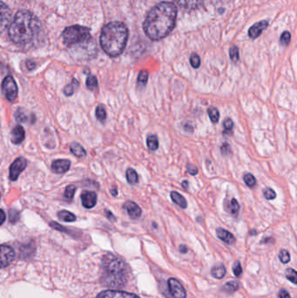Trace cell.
I'll list each match as a JSON object with an SVG mask.
<instances>
[{"label":"cell","instance_id":"2e32d148","mask_svg":"<svg viewBox=\"0 0 297 298\" xmlns=\"http://www.w3.org/2000/svg\"><path fill=\"white\" fill-rule=\"evenodd\" d=\"M25 135L26 132L24 128H22L21 126H16L12 132V141L13 144L18 145L22 143V141L25 140Z\"/></svg>","mask_w":297,"mask_h":298},{"label":"cell","instance_id":"8992f818","mask_svg":"<svg viewBox=\"0 0 297 298\" xmlns=\"http://www.w3.org/2000/svg\"><path fill=\"white\" fill-rule=\"evenodd\" d=\"M2 91L4 94L5 98L9 101H14L17 95V86L16 82L12 76H7L4 78L2 82Z\"/></svg>","mask_w":297,"mask_h":298},{"label":"cell","instance_id":"4316f807","mask_svg":"<svg viewBox=\"0 0 297 298\" xmlns=\"http://www.w3.org/2000/svg\"><path fill=\"white\" fill-rule=\"evenodd\" d=\"M27 115L28 114L24 109L18 108L17 112H16L15 116H16V119H17V121H19V122H26V121H28V119H30V116L28 117Z\"/></svg>","mask_w":297,"mask_h":298},{"label":"cell","instance_id":"f546056e","mask_svg":"<svg viewBox=\"0 0 297 298\" xmlns=\"http://www.w3.org/2000/svg\"><path fill=\"white\" fill-rule=\"evenodd\" d=\"M224 288H225V290H227L228 292L233 293V292H235L236 290H239L240 284H239V282L236 281H228V282L226 283L225 286H224Z\"/></svg>","mask_w":297,"mask_h":298},{"label":"cell","instance_id":"44dd1931","mask_svg":"<svg viewBox=\"0 0 297 298\" xmlns=\"http://www.w3.org/2000/svg\"><path fill=\"white\" fill-rule=\"evenodd\" d=\"M70 149H71V152L77 157H83L86 154V152L85 149H83V147L76 142H73L71 144Z\"/></svg>","mask_w":297,"mask_h":298},{"label":"cell","instance_id":"74e56055","mask_svg":"<svg viewBox=\"0 0 297 298\" xmlns=\"http://www.w3.org/2000/svg\"><path fill=\"white\" fill-rule=\"evenodd\" d=\"M9 219H10V222H12V223L17 222L18 221V219H19V213L16 211V210H14V209L10 210V212H9Z\"/></svg>","mask_w":297,"mask_h":298},{"label":"cell","instance_id":"8d00e7d4","mask_svg":"<svg viewBox=\"0 0 297 298\" xmlns=\"http://www.w3.org/2000/svg\"><path fill=\"white\" fill-rule=\"evenodd\" d=\"M279 258H280V261L281 263L288 264L289 261H290V255H289V252L287 251V250L282 249L279 253Z\"/></svg>","mask_w":297,"mask_h":298},{"label":"cell","instance_id":"c3c4849f","mask_svg":"<svg viewBox=\"0 0 297 298\" xmlns=\"http://www.w3.org/2000/svg\"><path fill=\"white\" fill-rule=\"evenodd\" d=\"M5 219H6L5 214H4V211L2 209H0V226L4 223Z\"/></svg>","mask_w":297,"mask_h":298},{"label":"cell","instance_id":"f1b7e54d","mask_svg":"<svg viewBox=\"0 0 297 298\" xmlns=\"http://www.w3.org/2000/svg\"><path fill=\"white\" fill-rule=\"evenodd\" d=\"M86 85L90 90L97 89L98 88V81H97V78L94 76V75H89L87 77V80H86Z\"/></svg>","mask_w":297,"mask_h":298},{"label":"cell","instance_id":"ab89813d","mask_svg":"<svg viewBox=\"0 0 297 298\" xmlns=\"http://www.w3.org/2000/svg\"><path fill=\"white\" fill-rule=\"evenodd\" d=\"M264 196L267 200H274L276 197V192L274 191L272 188H267L264 191Z\"/></svg>","mask_w":297,"mask_h":298},{"label":"cell","instance_id":"60d3db41","mask_svg":"<svg viewBox=\"0 0 297 298\" xmlns=\"http://www.w3.org/2000/svg\"><path fill=\"white\" fill-rule=\"evenodd\" d=\"M230 58L234 62H236L239 60V50L237 47H233L230 49Z\"/></svg>","mask_w":297,"mask_h":298},{"label":"cell","instance_id":"7402d4cb","mask_svg":"<svg viewBox=\"0 0 297 298\" xmlns=\"http://www.w3.org/2000/svg\"><path fill=\"white\" fill-rule=\"evenodd\" d=\"M226 275V268L222 264H218L212 268V276L216 279H221Z\"/></svg>","mask_w":297,"mask_h":298},{"label":"cell","instance_id":"4fadbf2b","mask_svg":"<svg viewBox=\"0 0 297 298\" xmlns=\"http://www.w3.org/2000/svg\"><path fill=\"white\" fill-rule=\"evenodd\" d=\"M71 162L68 160H56L51 164V169L57 174H64L69 170Z\"/></svg>","mask_w":297,"mask_h":298},{"label":"cell","instance_id":"9a60e30c","mask_svg":"<svg viewBox=\"0 0 297 298\" xmlns=\"http://www.w3.org/2000/svg\"><path fill=\"white\" fill-rule=\"evenodd\" d=\"M267 26H268L267 21H260L256 23L248 31V36L251 38H258L260 35L262 34V33L267 28Z\"/></svg>","mask_w":297,"mask_h":298},{"label":"cell","instance_id":"1f68e13d","mask_svg":"<svg viewBox=\"0 0 297 298\" xmlns=\"http://www.w3.org/2000/svg\"><path fill=\"white\" fill-rule=\"evenodd\" d=\"M243 180H244V182L246 183L247 186H248V187H255V184H256V179L252 174H247V175H244Z\"/></svg>","mask_w":297,"mask_h":298},{"label":"cell","instance_id":"52a82bcc","mask_svg":"<svg viewBox=\"0 0 297 298\" xmlns=\"http://www.w3.org/2000/svg\"><path fill=\"white\" fill-rule=\"evenodd\" d=\"M15 258V253L11 247L6 245H0V268H5L13 263Z\"/></svg>","mask_w":297,"mask_h":298},{"label":"cell","instance_id":"cb8c5ba5","mask_svg":"<svg viewBox=\"0 0 297 298\" xmlns=\"http://www.w3.org/2000/svg\"><path fill=\"white\" fill-rule=\"evenodd\" d=\"M147 144H148V148L152 151H155L157 150L159 148V140H158V137L154 134H151L148 137V140H147Z\"/></svg>","mask_w":297,"mask_h":298},{"label":"cell","instance_id":"f35d334b","mask_svg":"<svg viewBox=\"0 0 297 298\" xmlns=\"http://www.w3.org/2000/svg\"><path fill=\"white\" fill-rule=\"evenodd\" d=\"M233 274H234V276H236V277H239V276H241V275H242V265H241V264H240V262H239V261H236V262L233 264Z\"/></svg>","mask_w":297,"mask_h":298},{"label":"cell","instance_id":"816d5d0a","mask_svg":"<svg viewBox=\"0 0 297 298\" xmlns=\"http://www.w3.org/2000/svg\"><path fill=\"white\" fill-rule=\"evenodd\" d=\"M34 66H35V64H34V63H32L31 61H28V62H27V67L30 69V70L33 69Z\"/></svg>","mask_w":297,"mask_h":298},{"label":"cell","instance_id":"e0dca14e","mask_svg":"<svg viewBox=\"0 0 297 298\" xmlns=\"http://www.w3.org/2000/svg\"><path fill=\"white\" fill-rule=\"evenodd\" d=\"M217 236L218 238L221 239V241H223L227 244H233L235 243V238L233 234L230 233V231L219 228L216 230Z\"/></svg>","mask_w":297,"mask_h":298},{"label":"cell","instance_id":"d6a6232c","mask_svg":"<svg viewBox=\"0 0 297 298\" xmlns=\"http://www.w3.org/2000/svg\"><path fill=\"white\" fill-rule=\"evenodd\" d=\"M79 85V83H77L76 81H72V84H70V85H66V87H65L64 93L66 96H71L74 93V89L76 88L77 86Z\"/></svg>","mask_w":297,"mask_h":298},{"label":"cell","instance_id":"83f0119b","mask_svg":"<svg viewBox=\"0 0 297 298\" xmlns=\"http://www.w3.org/2000/svg\"><path fill=\"white\" fill-rule=\"evenodd\" d=\"M148 71H141L139 77H138V85L140 87H143L145 85H147L148 83Z\"/></svg>","mask_w":297,"mask_h":298},{"label":"cell","instance_id":"681fc988","mask_svg":"<svg viewBox=\"0 0 297 298\" xmlns=\"http://www.w3.org/2000/svg\"><path fill=\"white\" fill-rule=\"evenodd\" d=\"M106 216L108 219H110L112 221H115L116 220V218L115 217V215H113V214L111 213L110 211H108V210H106Z\"/></svg>","mask_w":297,"mask_h":298},{"label":"cell","instance_id":"f5cc1de1","mask_svg":"<svg viewBox=\"0 0 297 298\" xmlns=\"http://www.w3.org/2000/svg\"><path fill=\"white\" fill-rule=\"evenodd\" d=\"M182 187L185 188V189H188V182L187 181H184L182 182Z\"/></svg>","mask_w":297,"mask_h":298},{"label":"cell","instance_id":"f6af8a7d","mask_svg":"<svg viewBox=\"0 0 297 298\" xmlns=\"http://www.w3.org/2000/svg\"><path fill=\"white\" fill-rule=\"evenodd\" d=\"M187 172L191 175H196L198 174V168L194 165H188L187 166Z\"/></svg>","mask_w":297,"mask_h":298},{"label":"cell","instance_id":"f907efd6","mask_svg":"<svg viewBox=\"0 0 297 298\" xmlns=\"http://www.w3.org/2000/svg\"><path fill=\"white\" fill-rule=\"evenodd\" d=\"M179 249H180V251L182 252V253H187V248L185 245H181L179 247Z\"/></svg>","mask_w":297,"mask_h":298},{"label":"cell","instance_id":"d590c367","mask_svg":"<svg viewBox=\"0 0 297 298\" xmlns=\"http://www.w3.org/2000/svg\"><path fill=\"white\" fill-rule=\"evenodd\" d=\"M190 63L194 68H199L200 66V59L199 55L196 53H193L190 57Z\"/></svg>","mask_w":297,"mask_h":298},{"label":"cell","instance_id":"7a4b0ae2","mask_svg":"<svg viewBox=\"0 0 297 298\" xmlns=\"http://www.w3.org/2000/svg\"><path fill=\"white\" fill-rule=\"evenodd\" d=\"M39 30V23L33 13L19 11L9 27V37L19 46L28 45L33 40Z\"/></svg>","mask_w":297,"mask_h":298},{"label":"cell","instance_id":"5b68a950","mask_svg":"<svg viewBox=\"0 0 297 298\" xmlns=\"http://www.w3.org/2000/svg\"><path fill=\"white\" fill-rule=\"evenodd\" d=\"M62 38L65 45L69 47L92 41L89 28L84 26H73L66 28L62 33Z\"/></svg>","mask_w":297,"mask_h":298},{"label":"cell","instance_id":"603a6c76","mask_svg":"<svg viewBox=\"0 0 297 298\" xmlns=\"http://www.w3.org/2000/svg\"><path fill=\"white\" fill-rule=\"evenodd\" d=\"M58 216L61 221H64V222H71L76 221V216L73 214L69 212V211H66V210H62V211L59 212Z\"/></svg>","mask_w":297,"mask_h":298},{"label":"cell","instance_id":"5bb4252c","mask_svg":"<svg viewBox=\"0 0 297 298\" xmlns=\"http://www.w3.org/2000/svg\"><path fill=\"white\" fill-rule=\"evenodd\" d=\"M124 209H127L129 216L132 219H138L140 217L142 211L139 205L136 204L135 202L128 200L124 204Z\"/></svg>","mask_w":297,"mask_h":298},{"label":"cell","instance_id":"e575fe53","mask_svg":"<svg viewBox=\"0 0 297 298\" xmlns=\"http://www.w3.org/2000/svg\"><path fill=\"white\" fill-rule=\"evenodd\" d=\"M286 276H287V278L289 279V281H292L294 284H297V271H296L295 269H293V268H289V269H287Z\"/></svg>","mask_w":297,"mask_h":298},{"label":"cell","instance_id":"836d02e7","mask_svg":"<svg viewBox=\"0 0 297 298\" xmlns=\"http://www.w3.org/2000/svg\"><path fill=\"white\" fill-rule=\"evenodd\" d=\"M96 117L97 119H99L100 121H104L106 118V109L102 106H99L96 108Z\"/></svg>","mask_w":297,"mask_h":298},{"label":"cell","instance_id":"9c48e42d","mask_svg":"<svg viewBox=\"0 0 297 298\" xmlns=\"http://www.w3.org/2000/svg\"><path fill=\"white\" fill-rule=\"evenodd\" d=\"M12 12L4 2L0 1V33H3L11 24Z\"/></svg>","mask_w":297,"mask_h":298},{"label":"cell","instance_id":"7c38bea8","mask_svg":"<svg viewBox=\"0 0 297 298\" xmlns=\"http://www.w3.org/2000/svg\"><path fill=\"white\" fill-rule=\"evenodd\" d=\"M81 200L85 209H92L97 203V195L94 192H84L81 195Z\"/></svg>","mask_w":297,"mask_h":298},{"label":"cell","instance_id":"d6986e66","mask_svg":"<svg viewBox=\"0 0 297 298\" xmlns=\"http://www.w3.org/2000/svg\"><path fill=\"white\" fill-rule=\"evenodd\" d=\"M170 196H171V199L174 201V203L180 206L182 209H186L187 208V200L180 193L175 191L172 192Z\"/></svg>","mask_w":297,"mask_h":298},{"label":"cell","instance_id":"30bf717a","mask_svg":"<svg viewBox=\"0 0 297 298\" xmlns=\"http://www.w3.org/2000/svg\"><path fill=\"white\" fill-rule=\"evenodd\" d=\"M26 166H27V162L26 159L22 157L16 159L10 166V179L12 181H16L22 172L25 170Z\"/></svg>","mask_w":297,"mask_h":298},{"label":"cell","instance_id":"7dc6e473","mask_svg":"<svg viewBox=\"0 0 297 298\" xmlns=\"http://www.w3.org/2000/svg\"><path fill=\"white\" fill-rule=\"evenodd\" d=\"M279 298H290V295L288 293V291L285 290H280L279 293Z\"/></svg>","mask_w":297,"mask_h":298},{"label":"cell","instance_id":"db71d44e","mask_svg":"<svg viewBox=\"0 0 297 298\" xmlns=\"http://www.w3.org/2000/svg\"><path fill=\"white\" fill-rule=\"evenodd\" d=\"M111 193H112V195L114 196H116L118 195V192H117V188H114V189H112L111 190Z\"/></svg>","mask_w":297,"mask_h":298},{"label":"cell","instance_id":"d4e9b609","mask_svg":"<svg viewBox=\"0 0 297 298\" xmlns=\"http://www.w3.org/2000/svg\"><path fill=\"white\" fill-rule=\"evenodd\" d=\"M209 118L211 119L213 123H217L220 119V113L218 111L216 107H211L208 110Z\"/></svg>","mask_w":297,"mask_h":298},{"label":"cell","instance_id":"8fae6325","mask_svg":"<svg viewBox=\"0 0 297 298\" xmlns=\"http://www.w3.org/2000/svg\"><path fill=\"white\" fill-rule=\"evenodd\" d=\"M96 298H140L136 295L120 290H106L97 296Z\"/></svg>","mask_w":297,"mask_h":298},{"label":"cell","instance_id":"3957f363","mask_svg":"<svg viewBox=\"0 0 297 298\" xmlns=\"http://www.w3.org/2000/svg\"><path fill=\"white\" fill-rule=\"evenodd\" d=\"M129 268L121 258L113 254L103 257L101 263V281L104 286L119 289L127 284Z\"/></svg>","mask_w":297,"mask_h":298},{"label":"cell","instance_id":"ffe728a7","mask_svg":"<svg viewBox=\"0 0 297 298\" xmlns=\"http://www.w3.org/2000/svg\"><path fill=\"white\" fill-rule=\"evenodd\" d=\"M225 209L232 215H237L240 210V205L236 199L233 198L232 200H228V203L225 204Z\"/></svg>","mask_w":297,"mask_h":298},{"label":"cell","instance_id":"ee69618b","mask_svg":"<svg viewBox=\"0 0 297 298\" xmlns=\"http://www.w3.org/2000/svg\"><path fill=\"white\" fill-rule=\"evenodd\" d=\"M50 226H51V228H53L54 230H59V231H62V232H66L67 230L64 228L63 226L60 225L59 223H57V222H51L50 223Z\"/></svg>","mask_w":297,"mask_h":298},{"label":"cell","instance_id":"b9f144b4","mask_svg":"<svg viewBox=\"0 0 297 298\" xmlns=\"http://www.w3.org/2000/svg\"><path fill=\"white\" fill-rule=\"evenodd\" d=\"M290 38H291V36H290L289 32H285L280 37V42L282 45H288L290 41Z\"/></svg>","mask_w":297,"mask_h":298},{"label":"cell","instance_id":"7bdbcfd3","mask_svg":"<svg viewBox=\"0 0 297 298\" xmlns=\"http://www.w3.org/2000/svg\"><path fill=\"white\" fill-rule=\"evenodd\" d=\"M223 126H224L226 131H231L233 128V120L230 119V118H229V119H226L224 123H223Z\"/></svg>","mask_w":297,"mask_h":298},{"label":"cell","instance_id":"ba28073f","mask_svg":"<svg viewBox=\"0 0 297 298\" xmlns=\"http://www.w3.org/2000/svg\"><path fill=\"white\" fill-rule=\"evenodd\" d=\"M168 290L171 298H186L187 293L182 283L175 278H170L168 280Z\"/></svg>","mask_w":297,"mask_h":298},{"label":"cell","instance_id":"ac0fdd59","mask_svg":"<svg viewBox=\"0 0 297 298\" xmlns=\"http://www.w3.org/2000/svg\"><path fill=\"white\" fill-rule=\"evenodd\" d=\"M174 1L180 6L189 10L199 8L202 4V0H174Z\"/></svg>","mask_w":297,"mask_h":298},{"label":"cell","instance_id":"6da1fadb","mask_svg":"<svg viewBox=\"0 0 297 298\" xmlns=\"http://www.w3.org/2000/svg\"><path fill=\"white\" fill-rule=\"evenodd\" d=\"M177 7L171 2H162L154 6L146 17L144 31L152 40H160L169 34L175 26Z\"/></svg>","mask_w":297,"mask_h":298},{"label":"cell","instance_id":"277c9868","mask_svg":"<svg viewBox=\"0 0 297 298\" xmlns=\"http://www.w3.org/2000/svg\"><path fill=\"white\" fill-rule=\"evenodd\" d=\"M128 30L121 22H111L102 29L100 45L106 54L117 57L123 52L127 46Z\"/></svg>","mask_w":297,"mask_h":298},{"label":"cell","instance_id":"484cf974","mask_svg":"<svg viewBox=\"0 0 297 298\" xmlns=\"http://www.w3.org/2000/svg\"><path fill=\"white\" fill-rule=\"evenodd\" d=\"M127 180H128V183L136 184L139 182V177L136 173L135 170H133L132 168H129L127 171Z\"/></svg>","mask_w":297,"mask_h":298},{"label":"cell","instance_id":"4dcf8cb0","mask_svg":"<svg viewBox=\"0 0 297 298\" xmlns=\"http://www.w3.org/2000/svg\"><path fill=\"white\" fill-rule=\"evenodd\" d=\"M75 191H76V187L73 186V185H69L65 189V197L67 200H72L74 194H75Z\"/></svg>","mask_w":297,"mask_h":298},{"label":"cell","instance_id":"bcb514c9","mask_svg":"<svg viewBox=\"0 0 297 298\" xmlns=\"http://www.w3.org/2000/svg\"><path fill=\"white\" fill-rule=\"evenodd\" d=\"M221 153H223V154H228V153L230 152V146L229 144H223V145L221 146Z\"/></svg>","mask_w":297,"mask_h":298}]
</instances>
